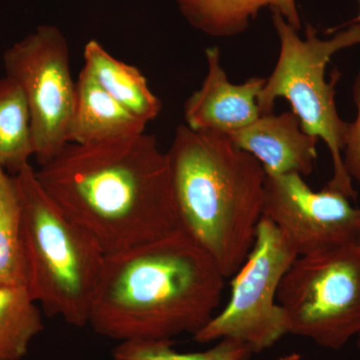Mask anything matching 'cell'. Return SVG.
<instances>
[{
  "label": "cell",
  "instance_id": "6da1fadb",
  "mask_svg": "<svg viewBox=\"0 0 360 360\" xmlns=\"http://www.w3.org/2000/svg\"><path fill=\"white\" fill-rule=\"evenodd\" d=\"M35 174L49 198L105 255L181 229L167 153L155 135L68 143Z\"/></svg>",
  "mask_w": 360,
  "mask_h": 360
},
{
  "label": "cell",
  "instance_id": "7a4b0ae2",
  "mask_svg": "<svg viewBox=\"0 0 360 360\" xmlns=\"http://www.w3.org/2000/svg\"><path fill=\"white\" fill-rule=\"evenodd\" d=\"M224 279L212 255L180 229L106 255L89 326L120 342L193 336L214 316Z\"/></svg>",
  "mask_w": 360,
  "mask_h": 360
},
{
  "label": "cell",
  "instance_id": "3957f363",
  "mask_svg": "<svg viewBox=\"0 0 360 360\" xmlns=\"http://www.w3.org/2000/svg\"><path fill=\"white\" fill-rule=\"evenodd\" d=\"M180 226L225 278L240 269L262 219L265 174L227 134L181 124L167 153Z\"/></svg>",
  "mask_w": 360,
  "mask_h": 360
},
{
  "label": "cell",
  "instance_id": "277c9868",
  "mask_svg": "<svg viewBox=\"0 0 360 360\" xmlns=\"http://www.w3.org/2000/svg\"><path fill=\"white\" fill-rule=\"evenodd\" d=\"M14 176L22 208L26 288L45 314L84 328L103 276L105 253L45 193L32 165Z\"/></svg>",
  "mask_w": 360,
  "mask_h": 360
},
{
  "label": "cell",
  "instance_id": "5b68a950",
  "mask_svg": "<svg viewBox=\"0 0 360 360\" xmlns=\"http://www.w3.org/2000/svg\"><path fill=\"white\" fill-rule=\"evenodd\" d=\"M271 20L278 37L279 53L258 96L260 115L274 112L276 99H286L300 118L303 131L321 139L330 153L333 174L326 188L356 200L354 181L342 160L348 122L338 115L335 103V86L341 75L335 70L328 82L326 70L335 54L360 44V25H349L331 39H321L316 28L307 23L302 39L281 14L272 13Z\"/></svg>",
  "mask_w": 360,
  "mask_h": 360
},
{
  "label": "cell",
  "instance_id": "8992f818",
  "mask_svg": "<svg viewBox=\"0 0 360 360\" xmlns=\"http://www.w3.org/2000/svg\"><path fill=\"white\" fill-rule=\"evenodd\" d=\"M288 335L340 350L360 335V246L297 257L279 284Z\"/></svg>",
  "mask_w": 360,
  "mask_h": 360
},
{
  "label": "cell",
  "instance_id": "52a82bcc",
  "mask_svg": "<svg viewBox=\"0 0 360 360\" xmlns=\"http://www.w3.org/2000/svg\"><path fill=\"white\" fill-rule=\"evenodd\" d=\"M297 255L270 220L258 224L252 250L234 274L225 309L193 335L198 343L232 338L252 354L274 347L288 335L283 307L277 302L279 284Z\"/></svg>",
  "mask_w": 360,
  "mask_h": 360
},
{
  "label": "cell",
  "instance_id": "ba28073f",
  "mask_svg": "<svg viewBox=\"0 0 360 360\" xmlns=\"http://www.w3.org/2000/svg\"><path fill=\"white\" fill-rule=\"evenodd\" d=\"M4 65L6 77L25 94L34 158L44 165L68 143L77 82L71 77L68 41L56 26H39L4 52Z\"/></svg>",
  "mask_w": 360,
  "mask_h": 360
},
{
  "label": "cell",
  "instance_id": "9c48e42d",
  "mask_svg": "<svg viewBox=\"0 0 360 360\" xmlns=\"http://www.w3.org/2000/svg\"><path fill=\"white\" fill-rule=\"evenodd\" d=\"M262 217L276 225L297 257L360 240V207L338 191H312L295 172L266 174Z\"/></svg>",
  "mask_w": 360,
  "mask_h": 360
},
{
  "label": "cell",
  "instance_id": "30bf717a",
  "mask_svg": "<svg viewBox=\"0 0 360 360\" xmlns=\"http://www.w3.org/2000/svg\"><path fill=\"white\" fill-rule=\"evenodd\" d=\"M205 58V80L184 103L187 127L231 135L255 122L260 116L257 98L265 78L253 77L232 84L222 68L219 47H207Z\"/></svg>",
  "mask_w": 360,
  "mask_h": 360
},
{
  "label": "cell",
  "instance_id": "8fae6325",
  "mask_svg": "<svg viewBox=\"0 0 360 360\" xmlns=\"http://www.w3.org/2000/svg\"><path fill=\"white\" fill-rule=\"evenodd\" d=\"M229 136L257 158L266 174L295 172L309 176L314 170L319 139L303 131L300 118L292 111L260 115Z\"/></svg>",
  "mask_w": 360,
  "mask_h": 360
},
{
  "label": "cell",
  "instance_id": "7c38bea8",
  "mask_svg": "<svg viewBox=\"0 0 360 360\" xmlns=\"http://www.w3.org/2000/svg\"><path fill=\"white\" fill-rule=\"evenodd\" d=\"M146 124L125 110L82 68L68 130V143L87 144L136 136L144 134Z\"/></svg>",
  "mask_w": 360,
  "mask_h": 360
},
{
  "label": "cell",
  "instance_id": "4fadbf2b",
  "mask_svg": "<svg viewBox=\"0 0 360 360\" xmlns=\"http://www.w3.org/2000/svg\"><path fill=\"white\" fill-rule=\"evenodd\" d=\"M187 22L208 37L229 39L245 32L264 8L277 13L300 32L296 0H175Z\"/></svg>",
  "mask_w": 360,
  "mask_h": 360
},
{
  "label": "cell",
  "instance_id": "5bb4252c",
  "mask_svg": "<svg viewBox=\"0 0 360 360\" xmlns=\"http://www.w3.org/2000/svg\"><path fill=\"white\" fill-rule=\"evenodd\" d=\"M84 58V68L125 110L146 123L160 115L162 103L139 68L113 58L96 40L85 45Z\"/></svg>",
  "mask_w": 360,
  "mask_h": 360
},
{
  "label": "cell",
  "instance_id": "9a60e30c",
  "mask_svg": "<svg viewBox=\"0 0 360 360\" xmlns=\"http://www.w3.org/2000/svg\"><path fill=\"white\" fill-rule=\"evenodd\" d=\"M34 156L30 108L20 85L0 79V165L15 175Z\"/></svg>",
  "mask_w": 360,
  "mask_h": 360
},
{
  "label": "cell",
  "instance_id": "2e32d148",
  "mask_svg": "<svg viewBox=\"0 0 360 360\" xmlns=\"http://www.w3.org/2000/svg\"><path fill=\"white\" fill-rule=\"evenodd\" d=\"M41 312L25 286H0V360H21L44 330Z\"/></svg>",
  "mask_w": 360,
  "mask_h": 360
},
{
  "label": "cell",
  "instance_id": "e0dca14e",
  "mask_svg": "<svg viewBox=\"0 0 360 360\" xmlns=\"http://www.w3.org/2000/svg\"><path fill=\"white\" fill-rule=\"evenodd\" d=\"M0 286H25L22 208L15 176L0 165Z\"/></svg>",
  "mask_w": 360,
  "mask_h": 360
},
{
  "label": "cell",
  "instance_id": "ac0fdd59",
  "mask_svg": "<svg viewBox=\"0 0 360 360\" xmlns=\"http://www.w3.org/2000/svg\"><path fill=\"white\" fill-rule=\"evenodd\" d=\"M172 340L122 341L112 350L113 360H250V348L240 341L222 338L205 352L182 354Z\"/></svg>",
  "mask_w": 360,
  "mask_h": 360
},
{
  "label": "cell",
  "instance_id": "d6986e66",
  "mask_svg": "<svg viewBox=\"0 0 360 360\" xmlns=\"http://www.w3.org/2000/svg\"><path fill=\"white\" fill-rule=\"evenodd\" d=\"M352 97L356 106V117L354 122L348 123L342 160L350 179L360 186V70L355 77Z\"/></svg>",
  "mask_w": 360,
  "mask_h": 360
},
{
  "label": "cell",
  "instance_id": "ffe728a7",
  "mask_svg": "<svg viewBox=\"0 0 360 360\" xmlns=\"http://www.w3.org/2000/svg\"><path fill=\"white\" fill-rule=\"evenodd\" d=\"M359 1V15L356 16V18H354V20H352L350 21L349 25H354V23H359L360 25V0Z\"/></svg>",
  "mask_w": 360,
  "mask_h": 360
},
{
  "label": "cell",
  "instance_id": "44dd1931",
  "mask_svg": "<svg viewBox=\"0 0 360 360\" xmlns=\"http://www.w3.org/2000/svg\"><path fill=\"white\" fill-rule=\"evenodd\" d=\"M357 348L360 350V335L357 336Z\"/></svg>",
  "mask_w": 360,
  "mask_h": 360
},
{
  "label": "cell",
  "instance_id": "7402d4cb",
  "mask_svg": "<svg viewBox=\"0 0 360 360\" xmlns=\"http://www.w3.org/2000/svg\"><path fill=\"white\" fill-rule=\"evenodd\" d=\"M357 245L360 246V240L359 241V243H357Z\"/></svg>",
  "mask_w": 360,
  "mask_h": 360
}]
</instances>
